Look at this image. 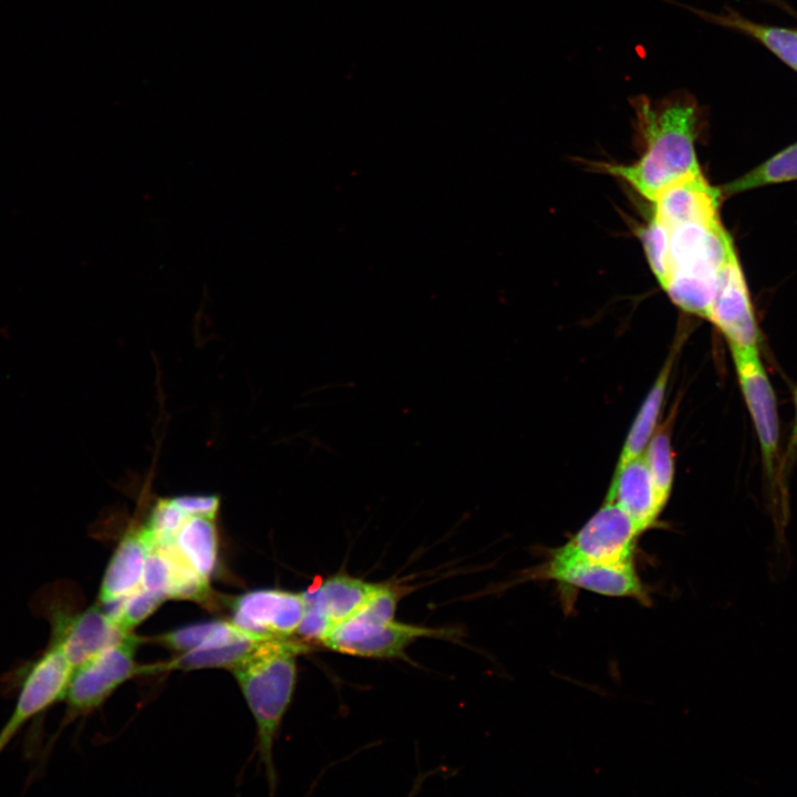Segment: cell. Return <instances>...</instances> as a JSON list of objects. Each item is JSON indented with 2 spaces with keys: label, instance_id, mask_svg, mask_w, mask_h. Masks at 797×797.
Listing matches in <instances>:
<instances>
[{
  "label": "cell",
  "instance_id": "obj_22",
  "mask_svg": "<svg viewBox=\"0 0 797 797\" xmlns=\"http://www.w3.org/2000/svg\"><path fill=\"white\" fill-rule=\"evenodd\" d=\"M797 179V142L724 187L736 194L748 189Z\"/></svg>",
  "mask_w": 797,
  "mask_h": 797
},
{
  "label": "cell",
  "instance_id": "obj_28",
  "mask_svg": "<svg viewBox=\"0 0 797 797\" xmlns=\"http://www.w3.org/2000/svg\"><path fill=\"white\" fill-rule=\"evenodd\" d=\"M794 407H795L794 423H793V427L790 431V436H789V439L787 443L786 451L782 458V463L779 466V473L786 472L787 468H789V466L797 458V386L794 391Z\"/></svg>",
  "mask_w": 797,
  "mask_h": 797
},
{
  "label": "cell",
  "instance_id": "obj_9",
  "mask_svg": "<svg viewBox=\"0 0 797 797\" xmlns=\"http://www.w3.org/2000/svg\"><path fill=\"white\" fill-rule=\"evenodd\" d=\"M641 534L617 503L604 500L603 506L551 557L612 563L632 561Z\"/></svg>",
  "mask_w": 797,
  "mask_h": 797
},
{
  "label": "cell",
  "instance_id": "obj_10",
  "mask_svg": "<svg viewBox=\"0 0 797 797\" xmlns=\"http://www.w3.org/2000/svg\"><path fill=\"white\" fill-rule=\"evenodd\" d=\"M532 578L555 580L605 597L631 598L645 605L652 602L633 560L612 563L551 557Z\"/></svg>",
  "mask_w": 797,
  "mask_h": 797
},
{
  "label": "cell",
  "instance_id": "obj_23",
  "mask_svg": "<svg viewBox=\"0 0 797 797\" xmlns=\"http://www.w3.org/2000/svg\"><path fill=\"white\" fill-rule=\"evenodd\" d=\"M651 474L659 500L664 507L672 489L674 459L670 434L662 428L653 434L643 455Z\"/></svg>",
  "mask_w": 797,
  "mask_h": 797
},
{
  "label": "cell",
  "instance_id": "obj_2",
  "mask_svg": "<svg viewBox=\"0 0 797 797\" xmlns=\"http://www.w3.org/2000/svg\"><path fill=\"white\" fill-rule=\"evenodd\" d=\"M304 648L289 638L265 640L231 669L257 723L258 749L271 787L276 782L272 746L292 698L296 656Z\"/></svg>",
  "mask_w": 797,
  "mask_h": 797
},
{
  "label": "cell",
  "instance_id": "obj_7",
  "mask_svg": "<svg viewBox=\"0 0 797 797\" xmlns=\"http://www.w3.org/2000/svg\"><path fill=\"white\" fill-rule=\"evenodd\" d=\"M138 643L139 639L130 634L73 670L63 697L68 705L63 725L100 706L122 683L139 673L135 663Z\"/></svg>",
  "mask_w": 797,
  "mask_h": 797
},
{
  "label": "cell",
  "instance_id": "obj_12",
  "mask_svg": "<svg viewBox=\"0 0 797 797\" xmlns=\"http://www.w3.org/2000/svg\"><path fill=\"white\" fill-rule=\"evenodd\" d=\"M707 319L724 334L729 346L758 348L759 331L735 249L720 272Z\"/></svg>",
  "mask_w": 797,
  "mask_h": 797
},
{
  "label": "cell",
  "instance_id": "obj_17",
  "mask_svg": "<svg viewBox=\"0 0 797 797\" xmlns=\"http://www.w3.org/2000/svg\"><path fill=\"white\" fill-rule=\"evenodd\" d=\"M701 18L718 24L743 32L768 49L786 65L797 72V29L773 27L748 20L727 9L723 13H712L703 10H694Z\"/></svg>",
  "mask_w": 797,
  "mask_h": 797
},
{
  "label": "cell",
  "instance_id": "obj_19",
  "mask_svg": "<svg viewBox=\"0 0 797 797\" xmlns=\"http://www.w3.org/2000/svg\"><path fill=\"white\" fill-rule=\"evenodd\" d=\"M671 366L672 360L669 359L641 405L622 447L617 469L642 455L653 436L669 383Z\"/></svg>",
  "mask_w": 797,
  "mask_h": 797
},
{
  "label": "cell",
  "instance_id": "obj_1",
  "mask_svg": "<svg viewBox=\"0 0 797 797\" xmlns=\"http://www.w3.org/2000/svg\"><path fill=\"white\" fill-rule=\"evenodd\" d=\"M630 104L643 153L630 165L603 168L653 201L671 184L702 173L695 152L701 113L693 96L684 91L659 100L638 95Z\"/></svg>",
  "mask_w": 797,
  "mask_h": 797
},
{
  "label": "cell",
  "instance_id": "obj_18",
  "mask_svg": "<svg viewBox=\"0 0 797 797\" xmlns=\"http://www.w3.org/2000/svg\"><path fill=\"white\" fill-rule=\"evenodd\" d=\"M174 545L184 560L209 581L218 559V535L214 518L189 516Z\"/></svg>",
  "mask_w": 797,
  "mask_h": 797
},
{
  "label": "cell",
  "instance_id": "obj_24",
  "mask_svg": "<svg viewBox=\"0 0 797 797\" xmlns=\"http://www.w3.org/2000/svg\"><path fill=\"white\" fill-rule=\"evenodd\" d=\"M640 238L648 262L661 286L670 272V228L652 216L649 224L641 229Z\"/></svg>",
  "mask_w": 797,
  "mask_h": 797
},
{
  "label": "cell",
  "instance_id": "obj_27",
  "mask_svg": "<svg viewBox=\"0 0 797 797\" xmlns=\"http://www.w3.org/2000/svg\"><path fill=\"white\" fill-rule=\"evenodd\" d=\"M173 501L188 516L214 518L219 509L220 499L217 496H182Z\"/></svg>",
  "mask_w": 797,
  "mask_h": 797
},
{
  "label": "cell",
  "instance_id": "obj_5",
  "mask_svg": "<svg viewBox=\"0 0 797 797\" xmlns=\"http://www.w3.org/2000/svg\"><path fill=\"white\" fill-rule=\"evenodd\" d=\"M68 596L62 583L42 587L34 594L32 610L50 623V643L61 649L73 669L132 634L124 632L100 604L74 611Z\"/></svg>",
  "mask_w": 797,
  "mask_h": 797
},
{
  "label": "cell",
  "instance_id": "obj_11",
  "mask_svg": "<svg viewBox=\"0 0 797 797\" xmlns=\"http://www.w3.org/2000/svg\"><path fill=\"white\" fill-rule=\"evenodd\" d=\"M380 586L348 573L329 577L315 589L302 592L304 612L297 633L322 643L332 629L352 615Z\"/></svg>",
  "mask_w": 797,
  "mask_h": 797
},
{
  "label": "cell",
  "instance_id": "obj_26",
  "mask_svg": "<svg viewBox=\"0 0 797 797\" xmlns=\"http://www.w3.org/2000/svg\"><path fill=\"white\" fill-rule=\"evenodd\" d=\"M164 601L162 597L139 588L124 598L116 624L124 632L131 633L132 629L146 620Z\"/></svg>",
  "mask_w": 797,
  "mask_h": 797
},
{
  "label": "cell",
  "instance_id": "obj_3",
  "mask_svg": "<svg viewBox=\"0 0 797 797\" xmlns=\"http://www.w3.org/2000/svg\"><path fill=\"white\" fill-rule=\"evenodd\" d=\"M733 250L720 218L670 228V272L662 288L682 310L707 319L720 272Z\"/></svg>",
  "mask_w": 797,
  "mask_h": 797
},
{
  "label": "cell",
  "instance_id": "obj_14",
  "mask_svg": "<svg viewBox=\"0 0 797 797\" xmlns=\"http://www.w3.org/2000/svg\"><path fill=\"white\" fill-rule=\"evenodd\" d=\"M720 189L711 186L703 174L692 175L664 188L654 203L653 216L669 228L690 221L720 218Z\"/></svg>",
  "mask_w": 797,
  "mask_h": 797
},
{
  "label": "cell",
  "instance_id": "obj_25",
  "mask_svg": "<svg viewBox=\"0 0 797 797\" xmlns=\"http://www.w3.org/2000/svg\"><path fill=\"white\" fill-rule=\"evenodd\" d=\"M189 516L173 499H161L155 505L143 529L153 546L172 544Z\"/></svg>",
  "mask_w": 797,
  "mask_h": 797
},
{
  "label": "cell",
  "instance_id": "obj_13",
  "mask_svg": "<svg viewBox=\"0 0 797 797\" xmlns=\"http://www.w3.org/2000/svg\"><path fill=\"white\" fill-rule=\"evenodd\" d=\"M232 622L262 639H288L297 632L304 612L302 592L259 589L237 597Z\"/></svg>",
  "mask_w": 797,
  "mask_h": 797
},
{
  "label": "cell",
  "instance_id": "obj_6",
  "mask_svg": "<svg viewBox=\"0 0 797 797\" xmlns=\"http://www.w3.org/2000/svg\"><path fill=\"white\" fill-rule=\"evenodd\" d=\"M738 384L760 446L764 473L772 488L779 477V422L776 395L758 348L729 346Z\"/></svg>",
  "mask_w": 797,
  "mask_h": 797
},
{
  "label": "cell",
  "instance_id": "obj_16",
  "mask_svg": "<svg viewBox=\"0 0 797 797\" xmlns=\"http://www.w3.org/2000/svg\"><path fill=\"white\" fill-rule=\"evenodd\" d=\"M151 549L143 527L125 534L106 567L99 591L100 603L126 597L141 588Z\"/></svg>",
  "mask_w": 797,
  "mask_h": 797
},
{
  "label": "cell",
  "instance_id": "obj_15",
  "mask_svg": "<svg viewBox=\"0 0 797 797\" xmlns=\"http://www.w3.org/2000/svg\"><path fill=\"white\" fill-rule=\"evenodd\" d=\"M605 500L617 503L642 532L654 525L664 507L643 454L615 469Z\"/></svg>",
  "mask_w": 797,
  "mask_h": 797
},
{
  "label": "cell",
  "instance_id": "obj_8",
  "mask_svg": "<svg viewBox=\"0 0 797 797\" xmlns=\"http://www.w3.org/2000/svg\"><path fill=\"white\" fill-rule=\"evenodd\" d=\"M73 670L61 649L50 642L40 655L22 666L15 706L0 731V754L28 721L63 700Z\"/></svg>",
  "mask_w": 797,
  "mask_h": 797
},
{
  "label": "cell",
  "instance_id": "obj_21",
  "mask_svg": "<svg viewBox=\"0 0 797 797\" xmlns=\"http://www.w3.org/2000/svg\"><path fill=\"white\" fill-rule=\"evenodd\" d=\"M262 641L265 640L245 638L219 646L193 650L182 653L179 656L166 663L141 667V673L176 669L184 671L206 667L232 669L246 659Z\"/></svg>",
  "mask_w": 797,
  "mask_h": 797
},
{
  "label": "cell",
  "instance_id": "obj_4",
  "mask_svg": "<svg viewBox=\"0 0 797 797\" xmlns=\"http://www.w3.org/2000/svg\"><path fill=\"white\" fill-rule=\"evenodd\" d=\"M397 592L382 584L352 615L322 641L330 650L363 658L390 659L404 654L416 639L451 638L453 631L394 620Z\"/></svg>",
  "mask_w": 797,
  "mask_h": 797
},
{
  "label": "cell",
  "instance_id": "obj_20",
  "mask_svg": "<svg viewBox=\"0 0 797 797\" xmlns=\"http://www.w3.org/2000/svg\"><path fill=\"white\" fill-rule=\"evenodd\" d=\"M245 638L269 640L242 630L232 621L194 623L167 632L157 640L170 650L185 653L197 649L224 645Z\"/></svg>",
  "mask_w": 797,
  "mask_h": 797
}]
</instances>
